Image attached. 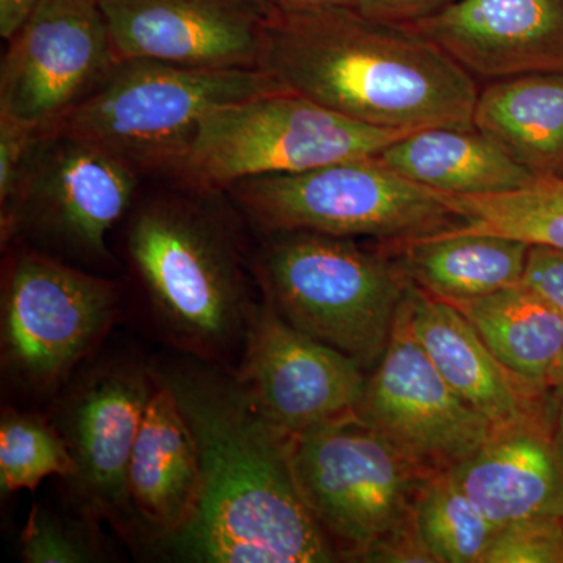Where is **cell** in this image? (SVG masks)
<instances>
[{
    "label": "cell",
    "instance_id": "obj_35",
    "mask_svg": "<svg viewBox=\"0 0 563 563\" xmlns=\"http://www.w3.org/2000/svg\"><path fill=\"white\" fill-rule=\"evenodd\" d=\"M548 387L554 393L555 398L563 402V351L559 361L555 362L553 372L550 374Z\"/></svg>",
    "mask_w": 563,
    "mask_h": 563
},
{
    "label": "cell",
    "instance_id": "obj_26",
    "mask_svg": "<svg viewBox=\"0 0 563 563\" xmlns=\"http://www.w3.org/2000/svg\"><path fill=\"white\" fill-rule=\"evenodd\" d=\"M77 466L65 437L38 415L3 412L0 421V488L3 495L35 492L52 476L73 481Z\"/></svg>",
    "mask_w": 563,
    "mask_h": 563
},
{
    "label": "cell",
    "instance_id": "obj_13",
    "mask_svg": "<svg viewBox=\"0 0 563 563\" xmlns=\"http://www.w3.org/2000/svg\"><path fill=\"white\" fill-rule=\"evenodd\" d=\"M235 379L274 428L301 435L355 415L365 390L361 363L284 320L268 301L252 310Z\"/></svg>",
    "mask_w": 563,
    "mask_h": 563
},
{
    "label": "cell",
    "instance_id": "obj_18",
    "mask_svg": "<svg viewBox=\"0 0 563 563\" xmlns=\"http://www.w3.org/2000/svg\"><path fill=\"white\" fill-rule=\"evenodd\" d=\"M453 472L496 528L526 518H563V444L558 420L496 428Z\"/></svg>",
    "mask_w": 563,
    "mask_h": 563
},
{
    "label": "cell",
    "instance_id": "obj_19",
    "mask_svg": "<svg viewBox=\"0 0 563 563\" xmlns=\"http://www.w3.org/2000/svg\"><path fill=\"white\" fill-rule=\"evenodd\" d=\"M128 490L141 520L169 540L190 523L201 496L198 444L172 388L157 376L133 444Z\"/></svg>",
    "mask_w": 563,
    "mask_h": 563
},
{
    "label": "cell",
    "instance_id": "obj_23",
    "mask_svg": "<svg viewBox=\"0 0 563 563\" xmlns=\"http://www.w3.org/2000/svg\"><path fill=\"white\" fill-rule=\"evenodd\" d=\"M465 314L492 354L528 383L548 387L563 351V312L528 285L450 302Z\"/></svg>",
    "mask_w": 563,
    "mask_h": 563
},
{
    "label": "cell",
    "instance_id": "obj_16",
    "mask_svg": "<svg viewBox=\"0 0 563 563\" xmlns=\"http://www.w3.org/2000/svg\"><path fill=\"white\" fill-rule=\"evenodd\" d=\"M410 25L476 80L563 73V0H457Z\"/></svg>",
    "mask_w": 563,
    "mask_h": 563
},
{
    "label": "cell",
    "instance_id": "obj_17",
    "mask_svg": "<svg viewBox=\"0 0 563 563\" xmlns=\"http://www.w3.org/2000/svg\"><path fill=\"white\" fill-rule=\"evenodd\" d=\"M407 306L415 339L433 366L495 428L558 420L554 393L509 372L453 303L412 285Z\"/></svg>",
    "mask_w": 563,
    "mask_h": 563
},
{
    "label": "cell",
    "instance_id": "obj_6",
    "mask_svg": "<svg viewBox=\"0 0 563 563\" xmlns=\"http://www.w3.org/2000/svg\"><path fill=\"white\" fill-rule=\"evenodd\" d=\"M262 231L309 232L402 243L463 228L440 199L377 158H350L292 174L251 177L228 188Z\"/></svg>",
    "mask_w": 563,
    "mask_h": 563
},
{
    "label": "cell",
    "instance_id": "obj_8",
    "mask_svg": "<svg viewBox=\"0 0 563 563\" xmlns=\"http://www.w3.org/2000/svg\"><path fill=\"white\" fill-rule=\"evenodd\" d=\"M292 476L339 558L362 555L415 520L428 479L355 415L291 437Z\"/></svg>",
    "mask_w": 563,
    "mask_h": 563
},
{
    "label": "cell",
    "instance_id": "obj_4",
    "mask_svg": "<svg viewBox=\"0 0 563 563\" xmlns=\"http://www.w3.org/2000/svg\"><path fill=\"white\" fill-rule=\"evenodd\" d=\"M128 255L163 331L214 357L244 339L252 310L229 233L202 210L152 202L133 217Z\"/></svg>",
    "mask_w": 563,
    "mask_h": 563
},
{
    "label": "cell",
    "instance_id": "obj_5",
    "mask_svg": "<svg viewBox=\"0 0 563 563\" xmlns=\"http://www.w3.org/2000/svg\"><path fill=\"white\" fill-rule=\"evenodd\" d=\"M285 90L265 70L190 68L122 60L113 73L51 129L76 136L140 169H174L210 111Z\"/></svg>",
    "mask_w": 563,
    "mask_h": 563
},
{
    "label": "cell",
    "instance_id": "obj_36",
    "mask_svg": "<svg viewBox=\"0 0 563 563\" xmlns=\"http://www.w3.org/2000/svg\"><path fill=\"white\" fill-rule=\"evenodd\" d=\"M561 402V407H559V417H558V437L559 440H561V443L563 444V402Z\"/></svg>",
    "mask_w": 563,
    "mask_h": 563
},
{
    "label": "cell",
    "instance_id": "obj_33",
    "mask_svg": "<svg viewBox=\"0 0 563 563\" xmlns=\"http://www.w3.org/2000/svg\"><path fill=\"white\" fill-rule=\"evenodd\" d=\"M41 0H0V35L13 38L24 22L31 18Z\"/></svg>",
    "mask_w": 563,
    "mask_h": 563
},
{
    "label": "cell",
    "instance_id": "obj_9",
    "mask_svg": "<svg viewBox=\"0 0 563 563\" xmlns=\"http://www.w3.org/2000/svg\"><path fill=\"white\" fill-rule=\"evenodd\" d=\"M120 310L117 285L40 252H18L2 284L3 369L47 391L102 342Z\"/></svg>",
    "mask_w": 563,
    "mask_h": 563
},
{
    "label": "cell",
    "instance_id": "obj_29",
    "mask_svg": "<svg viewBox=\"0 0 563 563\" xmlns=\"http://www.w3.org/2000/svg\"><path fill=\"white\" fill-rule=\"evenodd\" d=\"M38 136V129L0 117V225L10 220L25 163Z\"/></svg>",
    "mask_w": 563,
    "mask_h": 563
},
{
    "label": "cell",
    "instance_id": "obj_7",
    "mask_svg": "<svg viewBox=\"0 0 563 563\" xmlns=\"http://www.w3.org/2000/svg\"><path fill=\"white\" fill-rule=\"evenodd\" d=\"M407 133L352 121L298 92L274 91L206 114L174 173L198 190L222 191L251 177L377 155Z\"/></svg>",
    "mask_w": 563,
    "mask_h": 563
},
{
    "label": "cell",
    "instance_id": "obj_32",
    "mask_svg": "<svg viewBox=\"0 0 563 563\" xmlns=\"http://www.w3.org/2000/svg\"><path fill=\"white\" fill-rule=\"evenodd\" d=\"M457 0H355V10L372 20L410 25L453 5Z\"/></svg>",
    "mask_w": 563,
    "mask_h": 563
},
{
    "label": "cell",
    "instance_id": "obj_20",
    "mask_svg": "<svg viewBox=\"0 0 563 563\" xmlns=\"http://www.w3.org/2000/svg\"><path fill=\"white\" fill-rule=\"evenodd\" d=\"M377 158L406 179L443 195H503L537 179L474 124L407 133Z\"/></svg>",
    "mask_w": 563,
    "mask_h": 563
},
{
    "label": "cell",
    "instance_id": "obj_2",
    "mask_svg": "<svg viewBox=\"0 0 563 563\" xmlns=\"http://www.w3.org/2000/svg\"><path fill=\"white\" fill-rule=\"evenodd\" d=\"M258 69L285 90L372 128L473 124L479 87L412 25L355 9H266Z\"/></svg>",
    "mask_w": 563,
    "mask_h": 563
},
{
    "label": "cell",
    "instance_id": "obj_27",
    "mask_svg": "<svg viewBox=\"0 0 563 563\" xmlns=\"http://www.w3.org/2000/svg\"><path fill=\"white\" fill-rule=\"evenodd\" d=\"M483 563H563V518H526L501 526Z\"/></svg>",
    "mask_w": 563,
    "mask_h": 563
},
{
    "label": "cell",
    "instance_id": "obj_34",
    "mask_svg": "<svg viewBox=\"0 0 563 563\" xmlns=\"http://www.w3.org/2000/svg\"><path fill=\"white\" fill-rule=\"evenodd\" d=\"M265 9L310 10V9H355V0H255Z\"/></svg>",
    "mask_w": 563,
    "mask_h": 563
},
{
    "label": "cell",
    "instance_id": "obj_11",
    "mask_svg": "<svg viewBox=\"0 0 563 563\" xmlns=\"http://www.w3.org/2000/svg\"><path fill=\"white\" fill-rule=\"evenodd\" d=\"M407 298L383 358L366 377L355 417L433 476L472 457L496 428L433 366L410 328Z\"/></svg>",
    "mask_w": 563,
    "mask_h": 563
},
{
    "label": "cell",
    "instance_id": "obj_10",
    "mask_svg": "<svg viewBox=\"0 0 563 563\" xmlns=\"http://www.w3.org/2000/svg\"><path fill=\"white\" fill-rule=\"evenodd\" d=\"M136 169L98 144L40 133L2 243L21 231L91 261L109 257L107 235L131 207Z\"/></svg>",
    "mask_w": 563,
    "mask_h": 563
},
{
    "label": "cell",
    "instance_id": "obj_3",
    "mask_svg": "<svg viewBox=\"0 0 563 563\" xmlns=\"http://www.w3.org/2000/svg\"><path fill=\"white\" fill-rule=\"evenodd\" d=\"M255 272L285 321L365 372L383 358L413 285L383 246L309 232L269 233Z\"/></svg>",
    "mask_w": 563,
    "mask_h": 563
},
{
    "label": "cell",
    "instance_id": "obj_31",
    "mask_svg": "<svg viewBox=\"0 0 563 563\" xmlns=\"http://www.w3.org/2000/svg\"><path fill=\"white\" fill-rule=\"evenodd\" d=\"M361 562L384 563H439L435 555L426 547L424 540L418 532L417 523L407 525L406 528L390 533L379 543L369 548L362 555Z\"/></svg>",
    "mask_w": 563,
    "mask_h": 563
},
{
    "label": "cell",
    "instance_id": "obj_15",
    "mask_svg": "<svg viewBox=\"0 0 563 563\" xmlns=\"http://www.w3.org/2000/svg\"><path fill=\"white\" fill-rule=\"evenodd\" d=\"M155 376L132 362L88 374L63 406L58 431L77 472L73 483L92 512L121 518L131 506L129 463Z\"/></svg>",
    "mask_w": 563,
    "mask_h": 563
},
{
    "label": "cell",
    "instance_id": "obj_25",
    "mask_svg": "<svg viewBox=\"0 0 563 563\" xmlns=\"http://www.w3.org/2000/svg\"><path fill=\"white\" fill-rule=\"evenodd\" d=\"M415 523L439 563H483L496 526L453 472L428 477L415 501Z\"/></svg>",
    "mask_w": 563,
    "mask_h": 563
},
{
    "label": "cell",
    "instance_id": "obj_1",
    "mask_svg": "<svg viewBox=\"0 0 563 563\" xmlns=\"http://www.w3.org/2000/svg\"><path fill=\"white\" fill-rule=\"evenodd\" d=\"M157 377L176 396L201 462V496L172 539L177 551L207 563L339 561L296 485L291 437L258 412L239 380L195 368Z\"/></svg>",
    "mask_w": 563,
    "mask_h": 563
},
{
    "label": "cell",
    "instance_id": "obj_30",
    "mask_svg": "<svg viewBox=\"0 0 563 563\" xmlns=\"http://www.w3.org/2000/svg\"><path fill=\"white\" fill-rule=\"evenodd\" d=\"M523 284L563 312V251L533 244L526 262Z\"/></svg>",
    "mask_w": 563,
    "mask_h": 563
},
{
    "label": "cell",
    "instance_id": "obj_22",
    "mask_svg": "<svg viewBox=\"0 0 563 563\" xmlns=\"http://www.w3.org/2000/svg\"><path fill=\"white\" fill-rule=\"evenodd\" d=\"M473 124L533 176L563 179V73L488 81Z\"/></svg>",
    "mask_w": 563,
    "mask_h": 563
},
{
    "label": "cell",
    "instance_id": "obj_28",
    "mask_svg": "<svg viewBox=\"0 0 563 563\" xmlns=\"http://www.w3.org/2000/svg\"><path fill=\"white\" fill-rule=\"evenodd\" d=\"M20 543L29 563H85L95 555L80 532L40 507L32 510Z\"/></svg>",
    "mask_w": 563,
    "mask_h": 563
},
{
    "label": "cell",
    "instance_id": "obj_24",
    "mask_svg": "<svg viewBox=\"0 0 563 563\" xmlns=\"http://www.w3.org/2000/svg\"><path fill=\"white\" fill-rule=\"evenodd\" d=\"M437 195L465 221L466 231L499 233L563 251V179L537 177L528 187L503 195Z\"/></svg>",
    "mask_w": 563,
    "mask_h": 563
},
{
    "label": "cell",
    "instance_id": "obj_12",
    "mask_svg": "<svg viewBox=\"0 0 563 563\" xmlns=\"http://www.w3.org/2000/svg\"><path fill=\"white\" fill-rule=\"evenodd\" d=\"M120 62L99 0H41L9 40L0 117L47 131Z\"/></svg>",
    "mask_w": 563,
    "mask_h": 563
},
{
    "label": "cell",
    "instance_id": "obj_21",
    "mask_svg": "<svg viewBox=\"0 0 563 563\" xmlns=\"http://www.w3.org/2000/svg\"><path fill=\"white\" fill-rule=\"evenodd\" d=\"M532 244L457 228L402 243H384L415 287L446 302L483 298L523 282Z\"/></svg>",
    "mask_w": 563,
    "mask_h": 563
},
{
    "label": "cell",
    "instance_id": "obj_14",
    "mask_svg": "<svg viewBox=\"0 0 563 563\" xmlns=\"http://www.w3.org/2000/svg\"><path fill=\"white\" fill-rule=\"evenodd\" d=\"M120 60L254 69L266 9L255 0H99Z\"/></svg>",
    "mask_w": 563,
    "mask_h": 563
}]
</instances>
